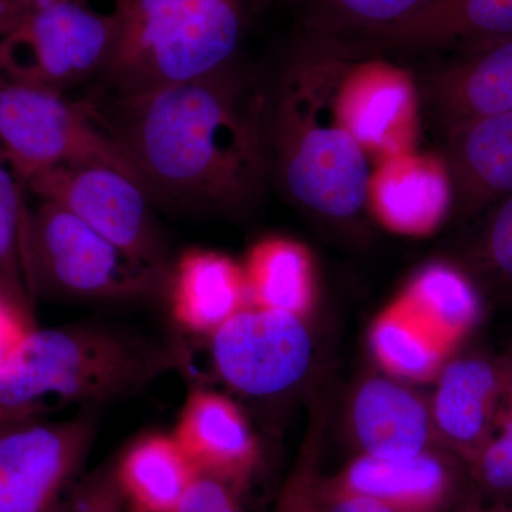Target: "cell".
<instances>
[{
  "instance_id": "32",
  "label": "cell",
  "mask_w": 512,
  "mask_h": 512,
  "mask_svg": "<svg viewBox=\"0 0 512 512\" xmlns=\"http://www.w3.org/2000/svg\"><path fill=\"white\" fill-rule=\"evenodd\" d=\"M124 505L126 500L111 470L92 481L74 512H123Z\"/></svg>"
},
{
  "instance_id": "14",
  "label": "cell",
  "mask_w": 512,
  "mask_h": 512,
  "mask_svg": "<svg viewBox=\"0 0 512 512\" xmlns=\"http://www.w3.org/2000/svg\"><path fill=\"white\" fill-rule=\"evenodd\" d=\"M450 456L440 448L407 458L359 454L325 483L333 490L370 498L394 512H448L461 500L458 460Z\"/></svg>"
},
{
  "instance_id": "26",
  "label": "cell",
  "mask_w": 512,
  "mask_h": 512,
  "mask_svg": "<svg viewBox=\"0 0 512 512\" xmlns=\"http://www.w3.org/2000/svg\"><path fill=\"white\" fill-rule=\"evenodd\" d=\"M28 205V181L0 148V291L33 316L22 256V227Z\"/></svg>"
},
{
  "instance_id": "7",
  "label": "cell",
  "mask_w": 512,
  "mask_h": 512,
  "mask_svg": "<svg viewBox=\"0 0 512 512\" xmlns=\"http://www.w3.org/2000/svg\"><path fill=\"white\" fill-rule=\"evenodd\" d=\"M116 42L114 10L100 12L89 0H57L0 37V74L67 94L103 79Z\"/></svg>"
},
{
  "instance_id": "16",
  "label": "cell",
  "mask_w": 512,
  "mask_h": 512,
  "mask_svg": "<svg viewBox=\"0 0 512 512\" xmlns=\"http://www.w3.org/2000/svg\"><path fill=\"white\" fill-rule=\"evenodd\" d=\"M174 437L201 474L241 493L259 460V447L241 409L217 392L194 389L188 394Z\"/></svg>"
},
{
  "instance_id": "18",
  "label": "cell",
  "mask_w": 512,
  "mask_h": 512,
  "mask_svg": "<svg viewBox=\"0 0 512 512\" xmlns=\"http://www.w3.org/2000/svg\"><path fill=\"white\" fill-rule=\"evenodd\" d=\"M167 292L181 328L211 336L249 305L244 268L207 249H188L171 266Z\"/></svg>"
},
{
  "instance_id": "21",
  "label": "cell",
  "mask_w": 512,
  "mask_h": 512,
  "mask_svg": "<svg viewBox=\"0 0 512 512\" xmlns=\"http://www.w3.org/2000/svg\"><path fill=\"white\" fill-rule=\"evenodd\" d=\"M114 474L134 512H174L201 473L174 434L154 433L127 448Z\"/></svg>"
},
{
  "instance_id": "33",
  "label": "cell",
  "mask_w": 512,
  "mask_h": 512,
  "mask_svg": "<svg viewBox=\"0 0 512 512\" xmlns=\"http://www.w3.org/2000/svg\"><path fill=\"white\" fill-rule=\"evenodd\" d=\"M320 512H394L370 498L333 490L323 480Z\"/></svg>"
},
{
  "instance_id": "35",
  "label": "cell",
  "mask_w": 512,
  "mask_h": 512,
  "mask_svg": "<svg viewBox=\"0 0 512 512\" xmlns=\"http://www.w3.org/2000/svg\"><path fill=\"white\" fill-rule=\"evenodd\" d=\"M448 512H490V504L481 497V494L473 490L461 497V500Z\"/></svg>"
},
{
  "instance_id": "10",
  "label": "cell",
  "mask_w": 512,
  "mask_h": 512,
  "mask_svg": "<svg viewBox=\"0 0 512 512\" xmlns=\"http://www.w3.org/2000/svg\"><path fill=\"white\" fill-rule=\"evenodd\" d=\"M210 338L218 376L247 396L288 392L311 367V333L305 319L291 313L248 305Z\"/></svg>"
},
{
  "instance_id": "9",
  "label": "cell",
  "mask_w": 512,
  "mask_h": 512,
  "mask_svg": "<svg viewBox=\"0 0 512 512\" xmlns=\"http://www.w3.org/2000/svg\"><path fill=\"white\" fill-rule=\"evenodd\" d=\"M93 414L0 421V512H56L89 456Z\"/></svg>"
},
{
  "instance_id": "34",
  "label": "cell",
  "mask_w": 512,
  "mask_h": 512,
  "mask_svg": "<svg viewBox=\"0 0 512 512\" xmlns=\"http://www.w3.org/2000/svg\"><path fill=\"white\" fill-rule=\"evenodd\" d=\"M55 2L57 0H0V37L30 13Z\"/></svg>"
},
{
  "instance_id": "13",
  "label": "cell",
  "mask_w": 512,
  "mask_h": 512,
  "mask_svg": "<svg viewBox=\"0 0 512 512\" xmlns=\"http://www.w3.org/2000/svg\"><path fill=\"white\" fill-rule=\"evenodd\" d=\"M503 356L481 353L447 360L430 403L440 446L464 467L490 439L504 390Z\"/></svg>"
},
{
  "instance_id": "5",
  "label": "cell",
  "mask_w": 512,
  "mask_h": 512,
  "mask_svg": "<svg viewBox=\"0 0 512 512\" xmlns=\"http://www.w3.org/2000/svg\"><path fill=\"white\" fill-rule=\"evenodd\" d=\"M22 256L30 295L137 302L167 291L168 269L144 264L53 202L26 205Z\"/></svg>"
},
{
  "instance_id": "8",
  "label": "cell",
  "mask_w": 512,
  "mask_h": 512,
  "mask_svg": "<svg viewBox=\"0 0 512 512\" xmlns=\"http://www.w3.org/2000/svg\"><path fill=\"white\" fill-rule=\"evenodd\" d=\"M28 194L69 211L144 264L171 269L167 244L146 187L114 165H57L30 178Z\"/></svg>"
},
{
  "instance_id": "6",
  "label": "cell",
  "mask_w": 512,
  "mask_h": 512,
  "mask_svg": "<svg viewBox=\"0 0 512 512\" xmlns=\"http://www.w3.org/2000/svg\"><path fill=\"white\" fill-rule=\"evenodd\" d=\"M0 148L28 184L30 178L57 165L89 161L114 165L143 184L92 97L72 100L67 94L2 74Z\"/></svg>"
},
{
  "instance_id": "22",
  "label": "cell",
  "mask_w": 512,
  "mask_h": 512,
  "mask_svg": "<svg viewBox=\"0 0 512 512\" xmlns=\"http://www.w3.org/2000/svg\"><path fill=\"white\" fill-rule=\"evenodd\" d=\"M244 272L249 305L308 318L313 306L312 264L301 245L288 239L259 242Z\"/></svg>"
},
{
  "instance_id": "28",
  "label": "cell",
  "mask_w": 512,
  "mask_h": 512,
  "mask_svg": "<svg viewBox=\"0 0 512 512\" xmlns=\"http://www.w3.org/2000/svg\"><path fill=\"white\" fill-rule=\"evenodd\" d=\"M501 356L505 380L494 430L466 466L474 490L491 504L512 501V348Z\"/></svg>"
},
{
  "instance_id": "20",
  "label": "cell",
  "mask_w": 512,
  "mask_h": 512,
  "mask_svg": "<svg viewBox=\"0 0 512 512\" xmlns=\"http://www.w3.org/2000/svg\"><path fill=\"white\" fill-rule=\"evenodd\" d=\"M370 201L386 227L402 234H427L450 212L446 168L421 157H396L372 181Z\"/></svg>"
},
{
  "instance_id": "11",
  "label": "cell",
  "mask_w": 512,
  "mask_h": 512,
  "mask_svg": "<svg viewBox=\"0 0 512 512\" xmlns=\"http://www.w3.org/2000/svg\"><path fill=\"white\" fill-rule=\"evenodd\" d=\"M414 94L440 138L470 121L512 110V37L448 55L424 57Z\"/></svg>"
},
{
  "instance_id": "29",
  "label": "cell",
  "mask_w": 512,
  "mask_h": 512,
  "mask_svg": "<svg viewBox=\"0 0 512 512\" xmlns=\"http://www.w3.org/2000/svg\"><path fill=\"white\" fill-rule=\"evenodd\" d=\"M329 406L316 400L295 461L286 476L272 512H320L322 508V458Z\"/></svg>"
},
{
  "instance_id": "2",
  "label": "cell",
  "mask_w": 512,
  "mask_h": 512,
  "mask_svg": "<svg viewBox=\"0 0 512 512\" xmlns=\"http://www.w3.org/2000/svg\"><path fill=\"white\" fill-rule=\"evenodd\" d=\"M355 49L293 26L258 66L269 187L306 217L355 227L366 217L372 170L343 116L340 93Z\"/></svg>"
},
{
  "instance_id": "3",
  "label": "cell",
  "mask_w": 512,
  "mask_h": 512,
  "mask_svg": "<svg viewBox=\"0 0 512 512\" xmlns=\"http://www.w3.org/2000/svg\"><path fill=\"white\" fill-rule=\"evenodd\" d=\"M177 350L107 323L32 326L0 372V421L50 403L92 404L144 389L180 365Z\"/></svg>"
},
{
  "instance_id": "15",
  "label": "cell",
  "mask_w": 512,
  "mask_h": 512,
  "mask_svg": "<svg viewBox=\"0 0 512 512\" xmlns=\"http://www.w3.org/2000/svg\"><path fill=\"white\" fill-rule=\"evenodd\" d=\"M441 141L457 220L474 221L512 194V110L470 121Z\"/></svg>"
},
{
  "instance_id": "19",
  "label": "cell",
  "mask_w": 512,
  "mask_h": 512,
  "mask_svg": "<svg viewBox=\"0 0 512 512\" xmlns=\"http://www.w3.org/2000/svg\"><path fill=\"white\" fill-rule=\"evenodd\" d=\"M349 43L355 49V60L340 93L343 116L366 150H386L390 131L407 116L416 97L413 80L392 66L390 57L363 52Z\"/></svg>"
},
{
  "instance_id": "1",
  "label": "cell",
  "mask_w": 512,
  "mask_h": 512,
  "mask_svg": "<svg viewBox=\"0 0 512 512\" xmlns=\"http://www.w3.org/2000/svg\"><path fill=\"white\" fill-rule=\"evenodd\" d=\"M89 97L153 201L242 215L264 200L259 70L249 59L133 96Z\"/></svg>"
},
{
  "instance_id": "25",
  "label": "cell",
  "mask_w": 512,
  "mask_h": 512,
  "mask_svg": "<svg viewBox=\"0 0 512 512\" xmlns=\"http://www.w3.org/2000/svg\"><path fill=\"white\" fill-rule=\"evenodd\" d=\"M296 28L330 36H360L414 18L439 0H278Z\"/></svg>"
},
{
  "instance_id": "24",
  "label": "cell",
  "mask_w": 512,
  "mask_h": 512,
  "mask_svg": "<svg viewBox=\"0 0 512 512\" xmlns=\"http://www.w3.org/2000/svg\"><path fill=\"white\" fill-rule=\"evenodd\" d=\"M370 348L384 372L412 382L436 379L451 352L400 299L377 316Z\"/></svg>"
},
{
  "instance_id": "30",
  "label": "cell",
  "mask_w": 512,
  "mask_h": 512,
  "mask_svg": "<svg viewBox=\"0 0 512 512\" xmlns=\"http://www.w3.org/2000/svg\"><path fill=\"white\" fill-rule=\"evenodd\" d=\"M239 491L207 474H200L174 512H244Z\"/></svg>"
},
{
  "instance_id": "27",
  "label": "cell",
  "mask_w": 512,
  "mask_h": 512,
  "mask_svg": "<svg viewBox=\"0 0 512 512\" xmlns=\"http://www.w3.org/2000/svg\"><path fill=\"white\" fill-rule=\"evenodd\" d=\"M466 249L467 274L495 295L512 301V194L474 220Z\"/></svg>"
},
{
  "instance_id": "17",
  "label": "cell",
  "mask_w": 512,
  "mask_h": 512,
  "mask_svg": "<svg viewBox=\"0 0 512 512\" xmlns=\"http://www.w3.org/2000/svg\"><path fill=\"white\" fill-rule=\"evenodd\" d=\"M362 456L407 458L440 448L430 404L392 377H367L350 404Z\"/></svg>"
},
{
  "instance_id": "36",
  "label": "cell",
  "mask_w": 512,
  "mask_h": 512,
  "mask_svg": "<svg viewBox=\"0 0 512 512\" xmlns=\"http://www.w3.org/2000/svg\"><path fill=\"white\" fill-rule=\"evenodd\" d=\"M490 512H512V501L510 503L490 504Z\"/></svg>"
},
{
  "instance_id": "23",
  "label": "cell",
  "mask_w": 512,
  "mask_h": 512,
  "mask_svg": "<svg viewBox=\"0 0 512 512\" xmlns=\"http://www.w3.org/2000/svg\"><path fill=\"white\" fill-rule=\"evenodd\" d=\"M399 299L450 350L480 318L476 284L450 265L436 264L423 269Z\"/></svg>"
},
{
  "instance_id": "4",
  "label": "cell",
  "mask_w": 512,
  "mask_h": 512,
  "mask_svg": "<svg viewBox=\"0 0 512 512\" xmlns=\"http://www.w3.org/2000/svg\"><path fill=\"white\" fill-rule=\"evenodd\" d=\"M278 0H113L117 42L94 94L133 96L247 60L259 20Z\"/></svg>"
},
{
  "instance_id": "12",
  "label": "cell",
  "mask_w": 512,
  "mask_h": 512,
  "mask_svg": "<svg viewBox=\"0 0 512 512\" xmlns=\"http://www.w3.org/2000/svg\"><path fill=\"white\" fill-rule=\"evenodd\" d=\"M511 37L512 0H439L392 28L346 39L372 55L421 59L476 49Z\"/></svg>"
},
{
  "instance_id": "31",
  "label": "cell",
  "mask_w": 512,
  "mask_h": 512,
  "mask_svg": "<svg viewBox=\"0 0 512 512\" xmlns=\"http://www.w3.org/2000/svg\"><path fill=\"white\" fill-rule=\"evenodd\" d=\"M32 326H35L33 316L0 291V372Z\"/></svg>"
}]
</instances>
